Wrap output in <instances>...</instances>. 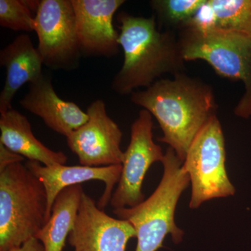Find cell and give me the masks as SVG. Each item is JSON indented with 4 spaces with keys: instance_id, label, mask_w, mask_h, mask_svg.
<instances>
[{
    "instance_id": "obj_4",
    "label": "cell",
    "mask_w": 251,
    "mask_h": 251,
    "mask_svg": "<svg viewBox=\"0 0 251 251\" xmlns=\"http://www.w3.org/2000/svg\"><path fill=\"white\" fill-rule=\"evenodd\" d=\"M47 195L21 162L0 170V251L21 247L47 222Z\"/></svg>"
},
{
    "instance_id": "obj_14",
    "label": "cell",
    "mask_w": 251,
    "mask_h": 251,
    "mask_svg": "<svg viewBox=\"0 0 251 251\" xmlns=\"http://www.w3.org/2000/svg\"><path fill=\"white\" fill-rule=\"evenodd\" d=\"M0 64L6 74L0 94V112H3L12 108L13 99L25 84L36 82L44 75V62L29 36L21 34L1 50Z\"/></svg>"
},
{
    "instance_id": "obj_18",
    "label": "cell",
    "mask_w": 251,
    "mask_h": 251,
    "mask_svg": "<svg viewBox=\"0 0 251 251\" xmlns=\"http://www.w3.org/2000/svg\"><path fill=\"white\" fill-rule=\"evenodd\" d=\"M206 0H153L150 1L158 20L167 27L182 29Z\"/></svg>"
},
{
    "instance_id": "obj_10",
    "label": "cell",
    "mask_w": 251,
    "mask_h": 251,
    "mask_svg": "<svg viewBox=\"0 0 251 251\" xmlns=\"http://www.w3.org/2000/svg\"><path fill=\"white\" fill-rule=\"evenodd\" d=\"M135 237L136 231L128 221L108 216L84 192L68 237L74 251H126L128 241Z\"/></svg>"
},
{
    "instance_id": "obj_13",
    "label": "cell",
    "mask_w": 251,
    "mask_h": 251,
    "mask_svg": "<svg viewBox=\"0 0 251 251\" xmlns=\"http://www.w3.org/2000/svg\"><path fill=\"white\" fill-rule=\"evenodd\" d=\"M25 110L42 119L50 129L67 138L88 120L87 112L75 103L58 97L50 79L43 75L29 84V91L21 101Z\"/></svg>"
},
{
    "instance_id": "obj_2",
    "label": "cell",
    "mask_w": 251,
    "mask_h": 251,
    "mask_svg": "<svg viewBox=\"0 0 251 251\" xmlns=\"http://www.w3.org/2000/svg\"><path fill=\"white\" fill-rule=\"evenodd\" d=\"M119 43L124 51L123 65L112 82L114 92L131 94L152 85L165 74L184 73V59L177 38L171 30L161 31L156 18L135 17L121 12Z\"/></svg>"
},
{
    "instance_id": "obj_21",
    "label": "cell",
    "mask_w": 251,
    "mask_h": 251,
    "mask_svg": "<svg viewBox=\"0 0 251 251\" xmlns=\"http://www.w3.org/2000/svg\"><path fill=\"white\" fill-rule=\"evenodd\" d=\"M11 251H45V249L42 243L39 239L34 237L24 243L21 247Z\"/></svg>"
},
{
    "instance_id": "obj_20",
    "label": "cell",
    "mask_w": 251,
    "mask_h": 251,
    "mask_svg": "<svg viewBox=\"0 0 251 251\" xmlns=\"http://www.w3.org/2000/svg\"><path fill=\"white\" fill-rule=\"evenodd\" d=\"M23 159L24 158L21 155L13 152L2 144L0 143V170L4 169L13 163L22 162Z\"/></svg>"
},
{
    "instance_id": "obj_5",
    "label": "cell",
    "mask_w": 251,
    "mask_h": 251,
    "mask_svg": "<svg viewBox=\"0 0 251 251\" xmlns=\"http://www.w3.org/2000/svg\"><path fill=\"white\" fill-rule=\"evenodd\" d=\"M186 61L203 60L221 77L242 81L245 93L234 108L238 117L251 116V39L219 28L180 29L178 38Z\"/></svg>"
},
{
    "instance_id": "obj_19",
    "label": "cell",
    "mask_w": 251,
    "mask_h": 251,
    "mask_svg": "<svg viewBox=\"0 0 251 251\" xmlns=\"http://www.w3.org/2000/svg\"><path fill=\"white\" fill-rule=\"evenodd\" d=\"M34 18L25 0H0V26L15 31H34Z\"/></svg>"
},
{
    "instance_id": "obj_8",
    "label": "cell",
    "mask_w": 251,
    "mask_h": 251,
    "mask_svg": "<svg viewBox=\"0 0 251 251\" xmlns=\"http://www.w3.org/2000/svg\"><path fill=\"white\" fill-rule=\"evenodd\" d=\"M152 128V115L143 109L130 127L121 176L110 200L114 209L133 207L145 201L142 188L145 175L153 163L163 161L165 155L153 140Z\"/></svg>"
},
{
    "instance_id": "obj_15",
    "label": "cell",
    "mask_w": 251,
    "mask_h": 251,
    "mask_svg": "<svg viewBox=\"0 0 251 251\" xmlns=\"http://www.w3.org/2000/svg\"><path fill=\"white\" fill-rule=\"evenodd\" d=\"M0 143L28 161L46 166L65 165L67 156L62 151L47 148L34 136L27 117L14 108L0 112Z\"/></svg>"
},
{
    "instance_id": "obj_7",
    "label": "cell",
    "mask_w": 251,
    "mask_h": 251,
    "mask_svg": "<svg viewBox=\"0 0 251 251\" xmlns=\"http://www.w3.org/2000/svg\"><path fill=\"white\" fill-rule=\"evenodd\" d=\"M38 50L44 64L54 69H75L81 53L72 0H42L34 18Z\"/></svg>"
},
{
    "instance_id": "obj_16",
    "label": "cell",
    "mask_w": 251,
    "mask_h": 251,
    "mask_svg": "<svg viewBox=\"0 0 251 251\" xmlns=\"http://www.w3.org/2000/svg\"><path fill=\"white\" fill-rule=\"evenodd\" d=\"M84 191L80 184L69 186L54 201L50 216L35 238L45 251H62L76 221Z\"/></svg>"
},
{
    "instance_id": "obj_9",
    "label": "cell",
    "mask_w": 251,
    "mask_h": 251,
    "mask_svg": "<svg viewBox=\"0 0 251 251\" xmlns=\"http://www.w3.org/2000/svg\"><path fill=\"white\" fill-rule=\"evenodd\" d=\"M89 119L67 138L69 149L78 157L80 165L103 167L122 165V132L108 116L102 100L92 102L87 110Z\"/></svg>"
},
{
    "instance_id": "obj_12",
    "label": "cell",
    "mask_w": 251,
    "mask_h": 251,
    "mask_svg": "<svg viewBox=\"0 0 251 251\" xmlns=\"http://www.w3.org/2000/svg\"><path fill=\"white\" fill-rule=\"evenodd\" d=\"M25 166L44 185L47 195V221L56 198L64 188L79 185L92 180L105 183V190L99 199V209H103L111 200L112 191L121 176L122 165L103 167L67 166L55 165L46 166L39 162L28 161Z\"/></svg>"
},
{
    "instance_id": "obj_6",
    "label": "cell",
    "mask_w": 251,
    "mask_h": 251,
    "mask_svg": "<svg viewBox=\"0 0 251 251\" xmlns=\"http://www.w3.org/2000/svg\"><path fill=\"white\" fill-rule=\"evenodd\" d=\"M224 132L216 115L196 135L183 163L191 183V209L214 198L234 196L235 188L227 174Z\"/></svg>"
},
{
    "instance_id": "obj_1",
    "label": "cell",
    "mask_w": 251,
    "mask_h": 251,
    "mask_svg": "<svg viewBox=\"0 0 251 251\" xmlns=\"http://www.w3.org/2000/svg\"><path fill=\"white\" fill-rule=\"evenodd\" d=\"M130 99L156 118L163 133L158 141L168 144L182 163L196 135L217 110L210 86L184 73L135 91Z\"/></svg>"
},
{
    "instance_id": "obj_11",
    "label": "cell",
    "mask_w": 251,
    "mask_h": 251,
    "mask_svg": "<svg viewBox=\"0 0 251 251\" xmlns=\"http://www.w3.org/2000/svg\"><path fill=\"white\" fill-rule=\"evenodd\" d=\"M81 53L112 57L118 53L120 33L113 18L124 0H72Z\"/></svg>"
},
{
    "instance_id": "obj_3",
    "label": "cell",
    "mask_w": 251,
    "mask_h": 251,
    "mask_svg": "<svg viewBox=\"0 0 251 251\" xmlns=\"http://www.w3.org/2000/svg\"><path fill=\"white\" fill-rule=\"evenodd\" d=\"M161 163L163 176L152 195L138 205L113 211L119 219L128 221L136 231L135 251H156L168 234L176 244L184 236V231L175 224V213L180 196L189 184V176L171 148Z\"/></svg>"
},
{
    "instance_id": "obj_17",
    "label": "cell",
    "mask_w": 251,
    "mask_h": 251,
    "mask_svg": "<svg viewBox=\"0 0 251 251\" xmlns=\"http://www.w3.org/2000/svg\"><path fill=\"white\" fill-rule=\"evenodd\" d=\"M214 27L251 39V0H208Z\"/></svg>"
}]
</instances>
